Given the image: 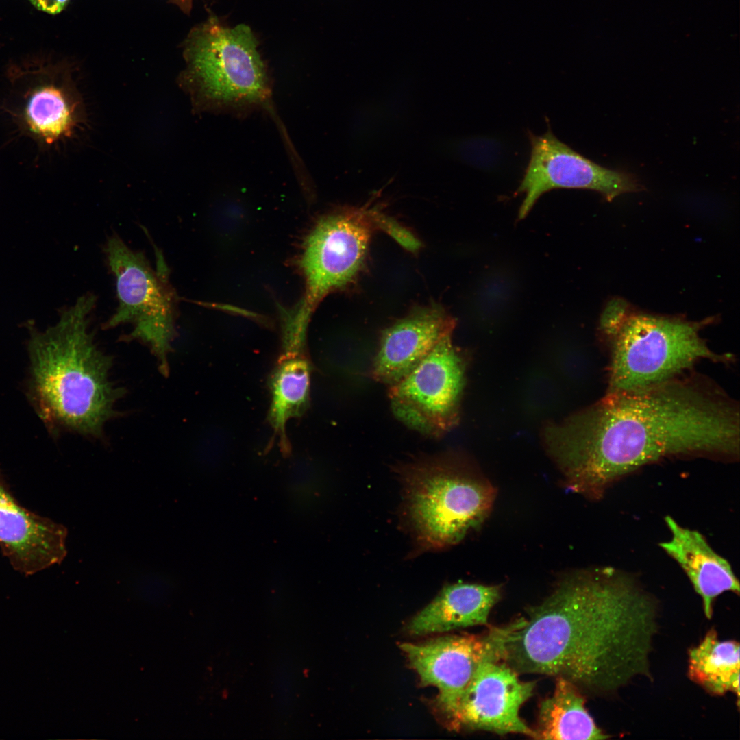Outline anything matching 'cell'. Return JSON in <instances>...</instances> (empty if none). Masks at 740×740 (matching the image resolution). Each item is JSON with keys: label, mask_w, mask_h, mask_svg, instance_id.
Segmentation results:
<instances>
[{"label": "cell", "mask_w": 740, "mask_h": 740, "mask_svg": "<svg viewBox=\"0 0 740 740\" xmlns=\"http://www.w3.org/2000/svg\"><path fill=\"white\" fill-rule=\"evenodd\" d=\"M739 409L717 388L678 377L607 393L547 428L548 453L567 489L597 500L621 477L670 456L735 458Z\"/></svg>", "instance_id": "obj_1"}, {"label": "cell", "mask_w": 740, "mask_h": 740, "mask_svg": "<svg viewBox=\"0 0 740 740\" xmlns=\"http://www.w3.org/2000/svg\"><path fill=\"white\" fill-rule=\"evenodd\" d=\"M658 604L613 567L576 571L528 610L505 642L503 661L518 674L560 677L582 692L613 695L650 678Z\"/></svg>", "instance_id": "obj_2"}, {"label": "cell", "mask_w": 740, "mask_h": 740, "mask_svg": "<svg viewBox=\"0 0 740 740\" xmlns=\"http://www.w3.org/2000/svg\"><path fill=\"white\" fill-rule=\"evenodd\" d=\"M96 302L92 293L81 296L55 326L32 336L29 393L50 428L99 439L125 390L112 380V358L90 330Z\"/></svg>", "instance_id": "obj_3"}, {"label": "cell", "mask_w": 740, "mask_h": 740, "mask_svg": "<svg viewBox=\"0 0 740 740\" xmlns=\"http://www.w3.org/2000/svg\"><path fill=\"white\" fill-rule=\"evenodd\" d=\"M701 324L638 311L614 299L600 329L610 351L607 393L639 389L678 377L702 360L728 363L732 356L708 347Z\"/></svg>", "instance_id": "obj_4"}, {"label": "cell", "mask_w": 740, "mask_h": 740, "mask_svg": "<svg viewBox=\"0 0 740 740\" xmlns=\"http://www.w3.org/2000/svg\"><path fill=\"white\" fill-rule=\"evenodd\" d=\"M408 513L426 548L447 547L480 526L490 513L495 489L448 454L425 456L401 467Z\"/></svg>", "instance_id": "obj_5"}, {"label": "cell", "mask_w": 740, "mask_h": 740, "mask_svg": "<svg viewBox=\"0 0 740 740\" xmlns=\"http://www.w3.org/2000/svg\"><path fill=\"white\" fill-rule=\"evenodd\" d=\"M185 56L200 95L213 110L241 114L264 106L271 90L251 29L210 17L188 34Z\"/></svg>", "instance_id": "obj_6"}, {"label": "cell", "mask_w": 740, "mask_h": 740, "mask_svg": "<svg viewBox=\"0 0 740 740\" xmlns=\"http://www.w3.org/2000/svg\"><path fill=\"white\" fill-rule=\"evenodd\" d=\"M114 277L118 305L104 329L130 325L127 340L146 345L156 357L160 373H169V356L176 336L178 297L168 268L160 260L153 269L141 251H134L114 234L104 247Z\"/></svg>", "instance_id": "obj_7"}, {"label": "cell", "mask_w": 740, "mask_h": 740, "mask_svg": "<svg viewBox=\"0 0 740 740\" xmlns=\"http://www.w3.org/2000/svg\"><path fill=\"white\" fill-rule=\"evenodd\" d=\"M388 217L372 210H346L321 218L307 236L299 265L305 294L290 316L308 325L318 303L345 286L363 264L375 230H384Z\"/></svg>", "instance_id": "obj_8"}, {"label": "cell", "mask_w": 740, "mask_h": 740, "mask_svg": "<svg viewBox=\"0 0 740 740\" xmlns=\"http://www.w3.org/2000/svg\"><path fill=\"white\" fill-rule=\"evenodd\" d=\"M444 336L407 375L388 386L393 414L412 430L439 439L459 423L467 357Z\"/></svg>", "instance_id": "obj_9"}, {"label": "cell", "mask_w": 740, "mask_h": 740, "mask_svg": "<svg viewBox=\"0 0 740 740\" xmlns=\"http://www.w3.org/2000/svg\"><path fill=\"white\" fill-rule=\"evenodd\" d=\"M519 624L491 627L481 635H445L422 643H404L400 648L423 685L439 691L436 703L448 719L454 713L479 665L503 661L505 642Z\"/></svg>", "instance_id": "obj_10"}, {"label": "cell", "mask_w": 740, "mask_h": 740, "mask_svg": "<svg viewBox=\"0 0 740 740\" xmlns=\"http://www.w3.org/2000/svg\"><path fill=\"white\" fill-rule=\"evenodd\" d=\"M530 160L517 193L524 194L518 213L523 219L538 199L555 188L589 189L608 201L617 196L642 190L635 175L603 167L558 140L550 127L541 136L528 132Z\"/></svg>", "instance_id": "obj_11"}, {"label": "cell", "mask_w": 740, "mask_h": 740, "mask_svg": "<svg viewBox=\"0 0 740 740\" xmlns=\"http://www.w3.org/2000/svg\"><path fill=\"white\" fill-rule=\"evenodd\" d=\"M534 686L532 682L521 680L518 673L503 661L484 660L447 719L449 728L522 734L534 739V731L522 720L519 710L532 696Z\"/></svg>", "instance_id": "obj_12"}, {"label": "cell", "mask_w": 740, "mask_h": 740, "mask_svg": "<svg viewBox=\"0 0 740 740\" xmlns=\"http://www.w3.org/2000/svg\"><path fill=\"white\" fill-rule=\"evenodd\" d=\"M66 528L21 506L0 472V547L14 570L31 576L66 556Z\"/></svg>", "instance_id": "obj_13"}, {"label": "cell", "mask_w": 740, "mask_h": 740, "mask_svg": "<svg viewBox=\"0 0 740 740\" xmlns=\"http://www.w3.org/2000/svg\"><path fill=\"white\" fill-rule=\"evenodd\" d=\"M456 321L441 307L416 309L382 332L368 371L373 380L391 386L412 371L446 334Z\"/></svg>", "instance_id": "obj_14"}, {"label": "cell", "mask_w": 740, "mask_h": 740, "mask_svg": "<svg viewBox=\"0 0 740 740\" xmlns=\"http://www.w3.org/2000/svg\"><path fill=\"white\" fill-rule=\"evenodd\" d=\"M671 536L659 545L684 570L702 597L706 617L711 619L715 598L726 591L739 595V582L730 564L710 546L698 531L680 525L667 516Z\"/></svg>", "instance_id": "obj_15"}, {"label": "cell", "mask_w": 740, "mask_h": 740, "mask_svg": "<svg viewBox=\"0 0 740 740\" xmlns=\"http://www.w3.org/2000/svg\"><path fill=\"white\" fill-rule=\"evenodd\" d=\"M500 597V587L496 585H448L412 618L407 630L413 635H423L486 625L489 613Z\"/></svg>", "instance_id": "obj_16"}, {"label": "cell", "mask_w": 740, "mask_h": 740, "mask_svg": "<svg viewBox=\"0 0 740 740\" xmlns=\"http://www.w3.org/2000/svg\"><path fill=\"white\" fill-rule=\"evenodd\" d=\"M553 693L540 705L534 739L600 740L609 738L585 708L582 692L572 682L556 678Z\"/></svg>", "instance_id": "obj_17"}, {"label": "cell", "mask_w": 740, "mask_h": 740, "mask_svg": "<svg viewBox=\"0 0 740 740\" xmlns=\"http://www.w3.org/2000/svg\"><path fill=\"white\" fill-rule=\"evenodd\" d=\"M312 370L305 355L280 356L270 376L271 402L268 419L274 438H278L285 454L290 451L286 423L289 419L301 417L309 406Z\"/></svg>", "instance_id": "obj_18"}, {"label": "cell", "mask_w": 740, "mask_h": 740, "mask_svg": "<svg viewBox=\"0 0 740 740\" xmlns=\"http://www.w3.org/2000/svg\"><path fill=\"white\" fill-rule=\"evenodd\" d=\"M689 679L713 695L732 692L739 701V643L720 640L714 628L689 651Z\"/></svg>", "instance_id": "obj_19"}, {"label": "cell", "mask_w": 740, "mask_h": 740, "mask_svg": "<svg viewBox=\"0 0 740 740\" xmlns=\"http://www.w3.org/2000/svg\"><path fill=\"white\" fill-rule=\"evenodd\" d=\"M25 115L30 128L49 143L67 134L71 127V113L66 98L52 86L34 92L27 101Z\"/></svg>", "instance_id": "obj_20"}, {"label": "cell", "mask_w": 740, "mask_h": 740, "mask_svg": "<svg viewBox=\"0 0 740 740\" xmlns=\"http://www.w3.org/2000/svg\"><path fill=\"white\" fill-rule=\"evenodd\" d=\"M38 10L49 14L61 12L68 5L70 0H29Z\"/></svg>", "instance_id": "obj_21"}, {"label": "cell", "mask_w": 740, "mask_h": 740, "mask_svg": "<svg viewBox=\"0 0 740 740\" xmlns=\"http://www.w3.org/2000/svg\"><path fill=\"white\" fill-rule=\"evenodd\" d=\"M169 1L179 7L186 14H188L191 10L193 0H169Z\"/></svg>", "instance_id": "obj_22"}]
</instances>
